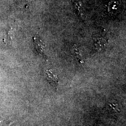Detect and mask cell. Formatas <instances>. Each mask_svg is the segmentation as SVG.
<instances>
[{"label": "cell", "instance_id": "obj_1", "mask_svg": "<svg viewBox=\"0 0 126 126\" xmlns=\"http://www.w3.org/2000/svg\"><path fill=\"white\" fill-rule=\"evenodd\" d=\"M46 78L49 80L50 84L54 86H57L59 82L58 75L55 73L51 70H47L45 71Z\"/></svg>", "mask_w": 126, "mask_h": 126}, {"label": "cell", "instance_id": "obj_2", "mask_svg": "<svg viewBox=\"0 0 126 126\" xmlns=\"http://www.w3.org/2000/svg\"><path fill=\"white\" fill-rule=\"evenodd\" d=\"M121 5V2L120 0H112L111 1L110 3H109L108 9L109 10H110V11L116 12V10L120 7Z\"/></svg>", "mask_w": 126, "mask_h": 126}, {"label": "cell", "instance_id": "obj_3", "mask_svg": "<svg viewBox=\"0 0 126 126\" xmlns=\"http://www.w3.org/2000/svg\"><path fill=\"white\" fill-rule=\"evenodd\" d=\"M75 9L76 10L77 12L80 17H82L83 14L82 9V3L80 1H77L74 4Z\"/></svg>", "mask_w": 126, "mask_h": 126}, {"label": "cell", "instance_id": "obj_4", "mask_svg": "<svg viewBox=\"0 0 126 126\" xmlns=\"http://www.w3.org/2000/svg\"><path fill=\"white\" fill-rule=\"evenodd\" d=\"M74 49L75 53V54H76L77 59H78V60H79V63H84V61L82 57L80 50H79V49L77 47V46L75 45L74 46Z\"/></svg>", "mask_w": 126, "mask_h": 126}, {"label": "cell", "instance_id": "obj_5", "mask_svg": "<svg viewBox=\"0 0 126 126\" xmlns=\"http://www.w3.org/2000/svg\"><path fill=\"white\" fill-rule=\"evenodd\" d=\"M34 41L36 43V46L37 48V50H38V51H39V52L40 53H43L44 46H43V44H42V42L39 39H36V38H34Z\"/></svg>", "mask_w": 126, "mask_h": 126}, {"label": "cell", "instance_id": "obj_6", "mask_svg": "<svg viewBox=\"0 0 126 126\" xmlns=\"http://www.w3.org/2000/svg\"><path fill=\"white\" fill-rule=\"evenodd\" d=\"M14 123V122H7L0 120V126H10Z\"/></svg>", "mask_w": 126, "mask_h": 126}]
</instances>
